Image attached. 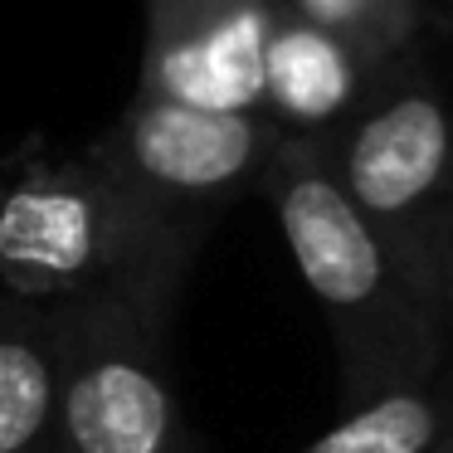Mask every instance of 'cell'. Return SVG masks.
I'll return each mask as SVG.
<instances>
[{
	"mask_svg": "<svg viewBox=\"0 0 453 453\" xmlns=\"http://www.w3.org/2000/svg\"><path fill=\"white\" fill-rule=\"evenodd\" d=\"M137 93L205 112L264 118V50L278 0H142Z\"/></svg>",
	"mask_w": 453,
	"mask_h": 453,
	"instance_id": "cell-6",
	"label": "cell"
},
{
	"mask_svg": "<svg viewBox=\"0 0 453 453\" xmlns=\"http://www.w3.org/2000/svg\"><path fill=\"white\" fill-rule=\"evenodd\" d=\"M30 453H59V449H54V443H40V449H30Z\"/></svg>",
	"mask_w": 453,
	"mask_h": 453,
	"instance_id": "cell-11",
	"label": "cell"
},
{
	"mask_svg": "<svg viewBox=\"0 0 453 453\" xmlns=\"http://www.w3.org/2000/svg\"><path fill=\"white\" fill-rule=\"evenodd\" d=\"M283 244L303 273L342 365L346 404L439 385L449 322L414 293L395 254L336 186L317 137H283L264 180Z\"/></svg>",
	"mask_w": 453,
	"mask_h": 453,
	"instance_id": "cell-1",
	"label": "cell"
},
{
	"mask_svg": "<svg viewBox=\"0 0 453 453\" xmlns=\"http://www.w3.org/2000/svg\"><path fill=\"white\" fill-rule=\"evenodd\" d=\"M283 137L288 132L254 112H205L132 93L88 157L147 200L210 225L229 196L264 180Z\"/></svg>",
	"mask_w": 453,
	"mask_h": 453,
	"instance_id": "cell-5",
	"label": "cell"
},
{
	"mask_svg": "<svg viewBox=\"0 0 453 453\" xmlns=\"http://www.w3.org/2000/svg\"><path fill=\"white\" fill-rule=\"evenodd\" d=\"M205 219L147 200L93 157L0 176V288L15 303H137L166 312Z\"/></svg>",
	"mask_w": 453,
	"mask_h": 453,
	"instance_id": "cell-2",
	"label": "cell"
},
{
	"mask_svg": "<svg viewBox=\"0 0 453 453\" xmlns=\"http://www.w3.org/2000/svg\"><path fill=\"white\" fill-rule=\"evenodd\" d=\"M278 5L297 20L346 40L351 50H361L365 59L385 64V69L419 59L434 20L424 0H278Z\"/></svg>",
	"mask_w": 453,
	"mask_h": 453,
	"instance_id": "cell-10",
	"label": "cell"
},
{
	"mask_svg": "<svg viewBox=\"0 0 453 453\" xmlns=\"http://www.w3.org/2000/svg\"><path fill=\"white\" fill-rule=\"evenodd\" d=\"M400 69V64H395ZM395 69L278 5L264 50V118L288 137H332L371 103Z\"/></svg>",
	"mask_w": 453,
	"mask_h": 453,
	"instance_id": "cell-7",
	"label": "cell"
},
{
	"mask_svg": "<svg viewBox=\"0 0 453 453\" xmlns=\"http://www.w3.org/2000/svg\"><path fill=\"white\" fill-rule=\"evenodd\" d=\"M439 453H453V434H449V443H443V449Z\"/></svg>",
	"mask_w": 453,
	"mask_h": 453,
	"instance_id": "cell-12",
	"label": "cell"
},
{
	"mask_svg": "<svg viewBox=\"0 0 453 453\" xmlns=\"http://www.w3.org/2000/svg\"><path fill=\"white\" fill-rule=\"evenodd\" d=\"M59 410V312L40 303L0 307V453L54 439Z\"/></svg>",
	"mask_w": 453,
	"mask_h": 453,
	"instance_id": "cell-8",
	"label": "cell"
},
{
	"mask_svg": "<svg viewBox=\"0 0 453 453\" xmlns=\"http://www.w3.org/2000/svg\"><path fill=\"white\" fill-rule=\"evenodd\" d=\"M322 151L356 215L453 332V103L424 54L400 64L342 132L322 137Z\"/></svg>",
	"mask_w": 453,
	"mask_h": 453,
	"instance_id": "cell-3",
	"label": "cell"
},
{
	"mask_svg": "<svg viewBox=\"0 0 453 453\" xmlns=\"http://www.w3.org/2000/svg\"><path fill=\"white\" fill-rule=\"evenodd\" d=\"M59 312V453H200L171 385L166 312L137 303H73Z\"/></svg>",
	"mask_w": 453,
	"mask_h": 453,
	"instance_id": "cell-4",
	"label": "cell"
},
{
	"mask_svg": "<svg viewBox=\"0 0 453 453\" xmlns=\"http://www.w3.org/2000/svg\"><path fill=\"white\" fill-rule=\"evenodd\" d=\"M453 434V395L439 385L356 404L297 453H439Z\"/></svg>",
	"mask_w": 453,
	"mask_h": 453,
	"instance_id": "cell-9",
	"label": "cell"
},
{
	"mask_svg": "<svg viewBox=\"0 0 453 453\" xmlns=\"http://www.w3.org/2000/svg\"><path fill=\"white\" fill-rule=\"evenodd\" d=\"M449 15H453V0H449Z\"/></svg>",
	"mask_w": 453,
	"mask_h": 453,
	"instance_id": "cell-13",
	"label": "cell"
}]
</instances>
